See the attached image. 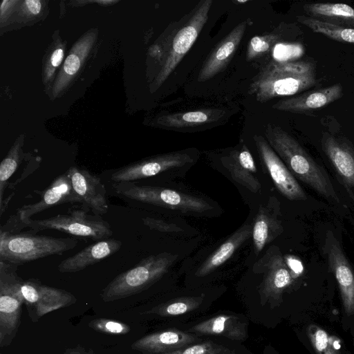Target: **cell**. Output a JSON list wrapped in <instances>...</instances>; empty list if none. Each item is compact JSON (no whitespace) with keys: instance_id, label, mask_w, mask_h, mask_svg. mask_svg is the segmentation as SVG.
Returning a JSON list of instances; mask_svg holds the SVG:
<instances>
[{"instance_id":"cell-1","label":"cell","mask_w":354,"mask_h":354,"mask_svg":"<svg viewBox=\"0 0 354 354\" xmlns=\"http://www.w3.org/2000/svg\"><path fill=\"white\" fill-rule=\"evenodd\" d=\"M264 135L268 144L295 177L325 198L339 202L328 173L291 135L272 124L266 125Z\"/></svg>"},{"instance_id":"cell-2","label":"cell","mask_w":354,"mask_h":354,"mask_svg":"<svg viewBox=\"0 0 354 354\" xmlns=\"http://www.w3.org/2000/svg\"><path fill=\"white\" fill-rule=\"evenodd\" d=\"M317 82L315 66L308 60L290 62L270 61L250 84L248 93L261 103L307 90Z\"/></svg>"},{"instance_id":"cell-3","label":"cell","mask_w":354,"mask_h":354,"mask_svg":"<svg viewBox=\"0 0 354 354\" xmlns=\"http://www.w3.org/2000/svg\"><path fill=\"white\" fill-rule=\"evenodd\" d=\"M73 237L55 238L1 230L0 261L20 266L51 255H61L77 245Z\"/></svg>"},{"instance_id":"cell-4","label":"cell","mask_w":354,"mask_h":354,"mask_svg":"<svg viewBox=\"0 0 354 354\" xmlns=\"http://www.w3.org/2000/svg\"><path fill=\"white\" fill-rule=\"evenodd\" d=\"M177 256L167 252L151 255L119 274L102 291L105 302L124 299L148 288L169 270Z\"/></svg>"},{"instance_id":"cell-5","label":"cell","mask_w":354,"mask_h":354,"mask_svg":"<svg viewBox=\"0 0 354 354\" xmlns=\"http://www.w3.org/2000/svg\"><path fill=\"white\" fill-rule=\"evenodd\" d=\"M113 187L117 194L127 198L183 213H203L212 207L202 198L165 187L133 182L114 183Z\"/></svg>"},{"instance_id":"cell-6","label":"cell","mask_w":354,"mask_h":354,"mask_svg":"<svg viewBox=\"0 0 354 354\" xmlns=\"http://www.w3.org/2000/svg\"><path fill=\"white\" fill-rule=\"evenodd\" d=\"M83 208L73 209L66 214H58L43 219H28L14 227H28L35 231L54 230L66 234L93 239H105L113 234L110 224L101 216L89 214Z\"/></svg>"},{"instance_id":"cell-7","label":"cell","mask_w":354,"mask_h":354,"mask_svg":"<svg viewBox=\"0 0 354 354\" xmlns=\"http://www.w3.org/2000/svg\"><path fill=\"white\" fill-rule=\"evenodd\" d=\"M17 266L0 261V346H7L15 337L20 324L24 299V280L17 274Z\"/></svg>"},{"instance_id":"cell-8","label":"cell","mask_w":354,"mask_h":354,"mask_svg":"<svg viewBox=\"0 0 354 354\" xmlns=\"http://www.w3.org/2000/svg\"><path fill=\"white\" fill-rule=\"evenodd\" d=\"M212 0L200 1L185 17L183 26L175 34L154 85L158 88L175 70L192 48L207 21Z\"/></svg>"},{"instance_id":"cell-9","label":"cell","mask_w":354,"mask_h":354,"mask_svg":"<svg viewBox=\"0 0 354 354\" xmlns=\"http://www.w3.org/2000/svg\"><path fill=\"white\" fill-rule=\"evenodd\" d=\"M21 292L32 322L53 310L72 305L77 300L72 293L44 285L37 279L24 280Z\"/></svg>"},{"instance_id":"cell-10","label":"cell","mask_w":354,"mask_h":354,"mask_svg":"<svg viewBox=\"0 0 354 354\" xmlns=\"http://www.w3.org/2000/svg\"><path fill=\"white\" fill-rule=\"evenodd\" d=\"M193 161V156L185 151L160 154L118 168L111 173V180L115 183L133 182L190 165Z\"/></svg>"},{"instance_id":"cell-11","label":"cell","mask_w":354,"mask_h":354,"mask_svg":"<svg viewBox=\"0 0 354 354\" xmlns=\"http://www.w3.org/2000/svg\"><path fill=\"white\" fill-rule=\"evenodd\" d=\"M231 110L224 108H205L188 111L174 112L158 118L162 128L179 131L195 132L215 127L230 117Z\"/></svg>"},{"instance_id":"cell-12","label":"cell","mask_w":354,"mask_h":354,"mask_svg":"<svg viewBox=\"0 0 354 354\" xmlns=\"http://www.w3.org/2000/svg\"><path fill=\"white\" fill-rule=\"evenodd\" d=\"M329 268L340 291L343 307L347 315H354V272L342 245L331 231H328L323 247Z\"/></svg>"},{"instance_id":"cell-13","label":"cell","mask_w":354,"mask_h":354,"mask_svg":"<svg viewBox=\"0 0 354 354\" xmlns=\"http://www.w3.org/2000/svg\"><path fill=\"white\" fill-rule=\"evenodd\" d=\"M253 140L263 165L280 193L291 201L306 200L305 191L265 137L255 134Z\"/></svg>"},{"instance_id":"cell-14","label":"cell","mask_w":354,"mask_h":354,"mask_svg":"<svg viewBox=\"0 0 354 354\" xmlns=\"http://www.w3.org/2000/svg\"><path fill=\"white\" fill-rule=\"evenodd\" d=\"M40 201L24 205L17 211V214L8 220L6 226L15 225L30 219L36 214L64 203H81L75 193L71 180L66 173L57 176L51 184L40 192Z\"/></svg>"},{"instance_id":"cell-15","label":"cell","mask_w":354,"mask_h":354,"mask_svg":"<svg viewBox=\"0 0 354 354\" xmlns=\"http://www.w3.org/2000/svg\"><path fill=\"white\" fill-rule=\"evenodd\" d=\"M66 173L75 193L80 199L82 208L101 216L107 213L106 190L98 176L84 168L75 166L71 167Z\"/></svg>"},{"instance_id":"cell-16","label":"cell","mask_w":354,"mask_h":354,"mask_svg":"<svg viewBox=\"0 0 354 354\" xmlns=\"http://www.w3.org/2000/svg\"><path fill=\"white\" fill-rule=\"evenodd\" d=\"M265 263L266 274L259 291L261 304L268 299H281L295 278L277 248L266 254Z\"/></svg>"},{"instance_id":"cell-17","label":"cell","mask_w":354,"mask_h":354,"mask_svg":"<svg viewBox=\"0 0 354 354\" xmlns=\"http://www.w3.org/2000/svg\"><path fill=\"white\" fill-rule=\"evenodd\" d=\"M246 28L247 21L239 23L212 50L199 71V82L212 79L227 66L235 54Z\"/></svg>"},{"instance_id":"cell-18","label":"cell","mask_w":354,"mask_h":354,"mask_svg":"<svg viewBox=\"0 0 354 354\" xmlns=\"http://www.w3.org/2000/svg\"><path fill=\"white\" fill-rule=\"evenodd\" d=\"M322 146L344 186L348 189H354V149L351 143L344 138L324 133Z\"/></svg>"},{"instance_id":"cell-19","label":"cell","mask_w":354,"mask_h":354,"mask_svg":"<svg viewBox=\"0 0 354 354\" xmlns=\"http://www.w3.org/2000/svg\"><path fill=\"white\" fill-rule=\"evenodd\" d=\"M342 95L341 84H335L282 99L274 104L272 109L295 113H306L322 108L337 100Z\"/></svg>"},{"instance_id":"cell-20","label":"cell","mask_w":354,"mask_h":354,"mask_svg":"<svg viewBox=\"0 0 354 354\" xmlns=\"http://www.w3.org/2000/svg\"><path fill=\"white\" fill-rule=\"evenodd\" d=\"M197 339L192 333L171 328L143 336L131 344V348L143 354H162L192 345Z\"/></svg>"},{"instance_id":"cell-21","label":"cell","mask_w":354,"mask_h":354,"mask_svg":"<svg viewBox=\"0 0 354 354\" xmlns=\"http://www.w3.org/2000/svg\"><path fill=\"white\" fill-rule=\"evenodd\" d=\"M122 242L115 239H105L88 245L73 256L62 261L57 266L60 272H76L100 263L116 253Z\"/></svg>"},{"instance_id":"cell-22","label":"cell","mask_w":354,"mask_h":354,"mask_svg":"<svg viewBox=\"0 0 354 354\" xmlns=\"http://www.w3.org/2000/svg\"><path fill=\"white\" fill-rule=\"evenodd\" d=\"M222 160L235 181L254 193L261 189L253 156L245 143L231 150Z\"/></svg>"},{"instance_id":"cell-23","label":"cell","mask_w":354,"mask_h":354,"mask_svg":"<svg viewBox=\"0 0 354 354\" xmlns=\"http://www.w3.org/2000/svg\"><path fill=\"white\" fill-rule=\"evenodd\" d=\"M247 327L246 322L236 316L219 315L194 325L190 330L199 335H221L243 341L247 338Z\"/></svg>"},{"instance_id":"cell-24","label":"cell","mask_w":354,"mask_h":354,"mask_svg":"<svg viewBox=\"0 0 354 354\" xmlns=\"http://www.w3.org/2000/svg\"><path fill=\"white\" fill-rule=\"evenodd\" d=\"M94 40V34H88L74 45L66 58L53 85V94L55 97L65 89L77 74Z\"/></svg>"},{"instance_id":"cell-25","label":"cell","mask_w":354,"mask_h":354,"mask_svg":"<svg viewBox=\"0 0 354 354\" xmlns=\"http://www.w3.org/2000/svg\"><path fill=\"white\" fill-rule=\"evenodd\" d=\"M252 227L245 224L236 230L211 255H209L198 268L196 275L204 277L227 261L235 251L251 236Z\"/></svg>"},{"instance_id":"cell-26","label":"cell","mask_w":354,"mask_h":354,"mask_svg":"<svg viewBox=\"0 0 354 354\" xmlns=\"http://www.w3.org/2000/svg\"><path fill=\"white\" fill-rule=\"evenodd\" d=\"M282 230L280 222L269 212L268 206L259 209L252 226V240L256 254H258Z\"/></svg>"},{"instance_id":"cell-27","label":"cell","mask_w":354,"mask_h":354,"mask_svg":"<svg viewBox=\"0 0 354 354\" xmlns=\"http://www.w3.org/2000/svg\"><path fill=\"white\" fill-rule=\"evenodd\" d=\"M310 17L319 19L339 20L354 23V8L344 3H312L304 6Z\"/></svg>"},{"instance_id":"cell-28","label":"cell","mask_w":354,"mask_h":354,"mask_svg":"<svg viewBox=\"0 0 354 354\" xmlns=\"http://www.w3.org/2000/svg\"><path fill=\"white\" fill-rule=\"evenodd\" d=\"M297 19L314 32L322 34L337 41L354 44V28H346L303 15L298 16Z\"/></svg>"},{"instance_id":"cell-29","label":"cell","mask_w":354,"mask_h":354,"mask_svg":"<svg viewBox=\"0 0 354 354\" xmlns=\"http://www.w3.org/2000/svg\"><path fill=\"white\" fill-rule=\"evenodd\" d=\"M203 301V296L178 297L155 306L145 313L160 317L178 316L196 310Z\"/></svg>"},{"instance_id":"cell-30","label":"cell","mask_w":354,"mask_h":354,"mask_svg":"<svg viewBox=\"0 0 354 354\" xmlns=\"http://www.w3.org/2000/svg\"><path fill=\"white\" fill-rule=\"evenodd\" d=\"M22 159L21 142L17 141L0 164V203L4 199L3 194L8 185V180L16 172Z\"/></svg>"},{"instance_id":"cell-31","label":"cell","mask_w":354,"mask_h":354,"mask_svg":"<svg viewBox=\"0 0 354 354\" xmlns=\"http://www.w3.org/2000/svg\"><path fill=\"white\" fill-rule=\"evenodd\" d=\"M307 333L317 354H340L337 340L322 328L311 324L308 327Z\"/></svg>"},{"instance_id":"cell-32","label":"cell","mask_w":354,"mask_h":354,"mask_svg":"<svg viewBox=\"0 0 354 354\" xmlns=\"http://www.w3.org/2000/svg\"><path fill=\"white\" fill-rule=\"evenodd\" d=\"M281 37L279 34L270 32L263 35L253 37L248 43L246 51V60L255 61L262 58L270 53L272 48L279 42Z\"/></svg>"},{"instance_id":"cell-33","label":"cell","mask_w":354,"mask_h":354,"mask_svg":"<svg viewBox=\"0 0 354 354\" xmlns=\"http://www.w3.org/2000/svg\"><path fill=\"white\" fill-rule=\"evenodd\" d=\"M270 53L274 62H295L304 55V48L299 43L281 41L274 45Z\"/></svg>"},{"instance_id":"cell-34","label":"cell","mask_w":354,"mask_h":354,"mask_svg":"<svg viewBox=\"0 0 354 354\" xmlns=\"http://www.w3.org/2000/svg\"><path fill=\"white\" fill-rule=\"evenodd\" d=\"M88 327L109 335H125L130 331L129 325L118 320L105 318L93 319L89 322Z\"/></svg>"},{"instance_id":"cell-35","label":"cell","mask_w":354,"mask_h":354,"mask_svg":"<svg viewBox=\"0 0 354 354\" xmlns=\"http://www.w3.org/2000/svg\"><path fill=\"white\" fill-rule=\"evenodd\" d=\"M224 349L225 347L221 345L205 341L162 354H221Z\"/></svg>"},{"instance_id":"cell-36","label":"cell","mask_w":354,"mask_h":354,"mask_svg":"<svg viewBox=\"0 0 354 354\" xmlns=\"http://www.w3.org/2000/svg\"><path fill=\"white\" fill-rule=\"evenodd\" d=\"M143 223L149 228L163 232H178L182 229L175 223L151 217L142 218Z\"/></svg>"},{"instance_id":"cell-37","label":"cell","mask_w":354,"mask_h":354,"mask_svg":"<svg viewBox=\"0 0 354 354\" xmlns=\"http://www.w3.org/2000/svg\"><path fill=\"white\" fill-rule=\"evenodd\" d=\"M64 56V48L58 47L51 53L45 69V77L50 79L55 69L61 64Z\"/></svg>"},{"instance_id":"cell-38","label":"cell","mask_w":354,"mask_h":354,"mask_svg":"<svg viewBox=\"0 0 354 354\" xmlns=\"http://www.w3.org/2000/svg\"><path fill=\"white\" fill-rule=\"evenodd\" d=\"M285 261L295 277H298L303 271L301 262L293 257H284Z\"/></svg>"},{"instance_id":"cell-39","label":"cell","mask_w":354,"mask_h":354,"mask_svg":"<svg viewBox=\"0 0 354 354\" xmlns=\"http://www.w3.org/2000/svg\"><path fill=\"white\" fill-rule=\"evenodd\" d=\"M28 12L32 15H38L41 8V1L39 0H26L24 1Z\"/></svg>"},{"instance_id":"cell-40","label":"cell","mask_w":354,"mask_h":354,"mask_svg":"<svg viewBox=\"0 0 354 354\" xmlns=\"http://www.w3.org/2000/svg\"><path fill=\"white\" fill-rule=\"evenodd\" d=\"M64 354H96L91 350H86L81 346L68 348Z\"/></svg>"},{"instance_id":"cell-41","label":"cell","mask_w":354,"mask_h":354,"mask_svg":"<svg viewBox=\"0 0 354 354\" xmlns=\"http://www.w3.org/2000/svg\"><path fill=\"white\" fill-rule=\"evenodd\" d=\"M221 354H236L234 352L229 350L227 348H225L223 351L221 353Z\"/></svg>"},{"instance_id":"cell-42","label":"cell","mask_w":354,"mask_h":354,"mask_svg":"<svg viewBox=\"0 0 354 354\" xmlns=\"http://www.w3.org/2000/svg\"><path fill=\"white\" fill-rule=\"evenodd\" d=\"M248 1H241V0H237L236 2L237 3H247Z\"/></svg>"}]
</instances>
